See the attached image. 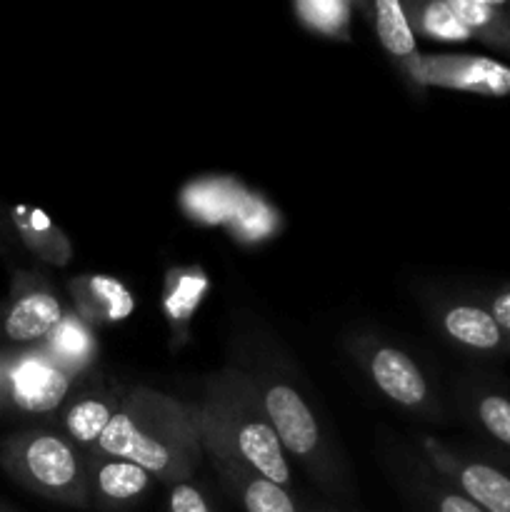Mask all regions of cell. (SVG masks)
<instances>
[{"mask_svg":"<svg viewBox=\"0 0 510 512\" xmlns=\"http://www.w3.org/2000/svg\"><path fill=\"white\" fill-rule=\"evenodd\" d=\"M485 303H488V310L493 313L495 323H498L500 328H503V333L510 338V283L500 285Z\"/></svg>","mask_w":510,"mask_h":512,"instance_id":"obj_24","label":"cell"},{"mask_svg":"<svg viewBox=\"0 0 510 512\" xmlns=\"http://www.w3.org/2000/svg\"><path fill=\"white\" fill-rule=\"evenodd\" d=\"M190 410H193L195 428H198L200 443H203V453L213 460L225 488L238 500L240 508L245 512H300L288 490L270 483L268 478L248 468L243 458L233 450V445L218 433V428L210 420H205L193 408V403H190Z\"/></svg>","mask_w":510,"mask_h":512,"instance_id":"obj_4","label":"cell"},{"mask_svg":"<svg viewBox=\"0 0 510 512\" xmlns=\"http://www.w3.org/2000/svg\"><path fill=\"white\" fill-rule=\"evenodd\" d=\"M85 465H88L90 498L95 495L108 505L133 503L148 490L150 480H153L140 465L123 458H110L98 450L85 455Z\"/></svg>","mask_w":510,"mask_h":512,"instance_id":"obj_12","label":"cell"},{"mask_svg":"<svg viewBox=\"0 0 510 512\" xmlns=\"http://www.w3.org/2000/svg\"><path fill=\"white\" fill-rule=\"evenodd\" d=\"M0 465L30 493L73 508L90 503L85 455L65 435L50 430L10 435L0 445Z\"/></svg>","mask_w":510,"mask_h":512,"instance_id":"obj_3","label":"cell"},{"mask_svg":"<svg viewBox=\"0 0 510 512\" xmlns=\"http://www.w3.org/2000/svg\"><path fill=\"white\" fill-rule=\"evenodd\" d=\"M0 512H13L10 508H5V505H0Z\"/></svg>","mask_w":510,"mask_h":512,"instance_id":"obj_27","label":"cell"},{"mask_svg":"<svg viewBox=\"0 0 510 512\" xmlns=\"http://www.w3.org/2000/svg\"><path fill=\"white\" fill-rule=\"evenodd\" d=\"M120 403H123V395L115 393H90L73 400L63 415V428L70 443L93 453L110 420L120 410Z\"/></svg>","mask_w":510,"mask_h":512,"instance_id":"obj_15","label":"cell"},{"mask_svg":"<svg viewBox=\"0 0 510 512\" xmlns=\"http://www.w3.org/2000/svg\"><path fill=\"white\" fill-rule=\"evenodd\" d=\"M63 318V303L48 288L45 278L15 270L10 300L0 310V335L15 348H35L50 338Z\"/></svg>","mask_w":510,"mask_h":512,"instance_id":"obj_5","label":"cell"},{"mask_svg":"<svg viewBox=\"0 0 510 512\" xmlns=\"http://www.w3.org/2000/svg\"><path fill=\"white\" fill-rule=\"evenodd\" d=\"M465 408L480 433L503 453V463L510 465V393L473 383L465 390Z\"/></svg>","mask_w":510,"mask_h":512,"instance_id":"obj_17","label":"cell"},{"mask_svg":"<svg viewBox=\"0 0 510 512\" xmlns=\"http://www.w3.org/2000/svg\"><path fill=\"white\" fill-rule=\"evenodd\" d=\"M40 350L75 378V373H80L95 358V340L80 315H65L63 323L50 333Z\"/></svg>","mask_w":510,"mask_h":512,"instance_id":"obj_19","label":"cell"},{"mask_svg":"<svg viewBox=\"0 0 510 512\" xmlns=\"http://www.w3.org/2000/svg\"><path fill=\"white\" fill-rule=\"evenodd\" d=\"M73 375L55 365L40 348L10 358L8 403L25 413H50L70 393Z\"/></svg>","mask_w":510,"mask_h":512,"instance_id":"obj_9","label":"cell"},{"mask_svg":"<svg viewBox=\"0 0 510 512\" xmlns=\"http://www.w3.org/2000/svg\"><path fill=\"white\" fill-rule=\"evenodd\" d=\"M350 13H353V5L345 3V0H303V3H295V15L300 18V23L308 25L315 33L338 40L350 38Z\"/></svg>","mask_w":510,"mask_h":512,"instance_id":"obj_20","label":"cell"},{"mask_svg":"<svg viewBox=\"0 0 510 512\" xmlns=\"http://www.w3.org/2000/svg\"><path fill=\"white\" fill-rule=\"evenodd\" d=\"M365 368L385 398L408 410L430 408V385L423 370L408 353L393 345H373L365 355Z\"/></svg>","mask_w":510,"mask_h":512,"instance_id":"obj_10","label":"cell"},{"mask_svg":"<svg viewBox=\"0 0 510 512\" xmlns=\"http://www.w3.org/2000/svg\"><path fill=\"white\" fill-rule=\"evenodd\" d=\"M10 223H8V215H3L0 213V255H3V258H10V243H13V240H10Z\"/></svg>","mask_w":510,"mask_h":512,"instance_id":"obj_25","label":"cell"},{"mask_svg":"<svg viewBox=\"0 0 510 512\" xmlns=\"http://www.w3.org/2000/svg\"><path fill=\"white\" fill-rule=\"evenodd\" d=\"M95 450L130 460L153 480L170 485L193 478L205 455L190 403L150 388H133L123 395Z\"/></svg>","mask_w":510,"mask_h":512,"instance_id":"obj_1","label":"cell"},{"mask_svg":"<svg viewBox=\"0 0 510 512\" xmlns=\"http://www.w3.org/2000/svg\"><path fill=\"white\" fill-rule=\"evenodd\" d=\"M470 38L510 55V0H445Z\"/></svg>","mask_w":510,"mask_h":512,"instance_id":"obj_16","label":"cell"},{"mask_svg":"<svg viewBox=\"0 0 510 512\" xmlns=\"http://www.w3.org/2000/svg\"><path fill=\"white\" fill-rule=\"evenodd\" d=\"M430 503H433V512H485L453 488H433Z\"/></svg>","mask_w":510,"mask_h":512,"instance_id":"obj_23","label":"cell"},{"mask_svg":"<svg viewBox=\"0 0 510 512\" xmlns=\"http://www.w3.org/2000/svg\"><path fill=\"white\" fill-rule=\"evenodd\" d=\"M8 223L20 243L30 250L38 260L50 265H65L73 255L68 238L63 230L38 208L30 205H13L8 208Z\"/></svg>","mask_w":510,"mask_h":512,"instance_id":"obj_14","label":"cell"},{"mask_svg":"<svg viewBox=\"0 0 510 512\" xmlns=\"http://www.w3.org/2000/svg\"><path fill=\"white\" fill-rule=\"evenodd\" d=\"M370 10H373V28L380 45L398 63L400 73L410 80V73H413V65L418 63L420 53L418 45H415L413 25H410L403 3H398V0H378Z\"/></svg>","mask_w":510,"mask_h":512,"instance_id":"obj_18","label":"cell"},{"mask_svg":"<svg viewBox=\"0 0 510 512\" xmlns=\"http://www.w3.org/2000/svg\"><path fill=\"white\" fill-rule=\"evenodd\" d=\"M168 512H213L210 510L208 500L200 493V488H195L193 483H175L170 485L168 495Z\"/></svg>","mask_w":510,"mask_h":512,"instance_id":"obj_22","label":"cell"},{"mask_svg":"<svg viewBox=\"0 0 510 512\" xmlns=\"http://www.w3.org/2000/svg\"><path fill=\"white\" fill-rule=\"evenodd\" d=\"M425 458L453 490L485 512H510V465L453 453L433 438L423 440Z\"/></svg>","mask_w":510,"mask_h":512,"instance_id":"obj_6","label":"cell"},{"mask_svg":"<svg viewBox=\"0 0 510 512\" xmlns=\"http://www.w3.org/2000/svg\"><path fill=\"white\" fill-rule=\"evenodd\" d=\"M440 328L450 343L463 348L465 353L480 358H503L510 355V338L495 323L488 303L478 300H458L445 305L440 313Z\"/></svg>","mask_w":510,"mask_h":512,"instance_id":"obj_11","label":"cell"},{"mask_svg":"<svg viewBox=\"0 0 510 512\" xmlns=\"http://www.w3.org/2000/svg\"><path fill=\"white\" fill-rule=\"evenodd\" d=\"M193 408L218 428L248 468L280 488L290 483L288 458L250 375L233 368L223 370L208 380L203 400L193 403Z\"/></svg>","mask_w":510,"mask_h":512,"instance_id":"obj_2","label":"cell"},{"mask_svg":"<svg viewBox=\"0 0 510 512\" xmlns=\"http://www.w3.org/2000/svg\"><path fill=\"white\" fill-rule=\"evenodd\" d=\"M75 308L85 323H120L135 310L130 290L110 275H85L70 283Z\"/></svg>","mask_w":510,"mask_h":512,"instance_id":"obj_13","label":"cell"},{"mask_svg":"<svg viewBox=\"0 0 510 512\" xmlns=\"http://www.w3.org/2000/svg\"><path fill=\"white\" fill-rule=\"evenodd\" d=\"M8 365H10V358L0 353V405L8 400Z\"/></svg>","mask_w":510,"mask_h":512,"instance_id":"obj_26","label":"cell"},{"mask_svg":"<svg viewBox=\"0 0 510 512\" xmlns=\"http://www.w3.org/2000/svg\"><path fill=\"white\" fill-rule=\"evenodd\" d=\"M420 30H423L428 38L445 40V43H460V40H473L468 30L460 25V20L455 18L453 10L448 8V3H428L420 8L418 20H415Z\"/></svg>","mask_w":510,"mask_h":512,"instance_id":"obj_21","label":"cell"},{"mask_svg":"<svg viewBox=\"0 0 510 512\" xmlns=\"http://www.w3.org/2000/svg\"><path fill=\"white\" fill-rule=\"evenodd\" d=\"M410 80L418 88L460 90L488 98L510 95V65L483 55H420Z\"/></svg>","mask_w":510,"mask_h":512,"instance_id":"obj_7","label":"cell"},{"mask_svg":"<svg viewBox=\"0 0 510 512\" xmlns=\"http://www.w3.org/2000/svg\"><path fill=\"white\" fill-rule=\"evenodd\" d=\"M260 400L283 450L303 463L318 465L323 460V435L313 410L298 390L285 383H270L260 393Z\"/></svg>","mask_w":510,"mask_h":512,"instance_id":"obj_8","label":"cell"}]
</instances>
